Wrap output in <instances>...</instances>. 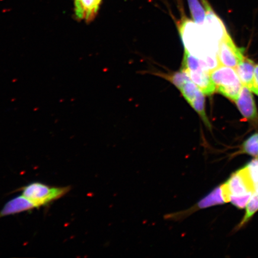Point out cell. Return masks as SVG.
Wrapping results in <instances>:
<instances>
[{
  "label": "cell",
  "instance_id": "6da1fadb",
  "mask_svg": "<svg viewBox=\"0 0 258 258\" xmlns=\"http://www.w3.org/2000/svg\"><path fill=\"white\" fill-rule=\"evenodd\" d=\"M222 186L227 203L241 209L246 208L254 191L246 167L234 173Z\"/></svg>",
  "mask_w": 258,
  "mask_h": 258
},
{
  "label": "cell",
  "instance_id": "7a4b0ae2",
  "mask_svg": "<svg viewBox=\"0 0 258 258\" xmlns=\"http://www.w3.org/2000/svg\"><path fill=\"white\" fill-rule=\"evenodd\" d=\"M70 190L69 186H50L40 182L28 183L21 189L22 195L33 203L37 209L49 205L63 198Z\"/></svg>",
  "mask_w": 258,
  "mask_h": 258
},
{
  "label": "cell",
  "instance_id": "3957f363",
  "mask_svg": "<svg viewBox=\"0 0 258 258\" xmlns=\"http://www.w3.org/2000/svg\"><path fill=\"white\" fill-rule=\"evenodd\" d=\"M211 77L216 91L235 102L243 86L235 69L219 66L211 71Z\"/></svg>",
  "mask_w": 258,
  "mask_h": 258
},
{
  "label": "cell",
  "instance_id": "277c9868",
  "mask_svg": "<svg viewBox=\"0 0 258 258\" xmlns=\"http://www.w3.org/2000/svg\"><path fill=\"white\" fill-rule=\"evenodd\" d=\"M179 31L185 49L192 55L204 59L206 37L202 26L184 17L179 23Z\"/></svg>",
  "mask_w": 258,
  "mask_h": 258
},
{
  "label": "cell",
  "instance_id": "5b68a950",
  "mask_svg": "<svg viewBox=\"0 0 258 258\" xmlns=\"http://www.w3.org/2000/svg\"><path fill=\"white\" fill-rule=\"evenodd\" d=\"M217 59L219 66L235 69L244 57V49L238 48L226 30L219 41Z\"/></svg>",
  "mask_w": 258,
  "mask_h": 258
},
{
  "label": "cell",
  "instance_id": "8992f818",
  "mask_svg": "<svg viewBox=\"0 0 258 258\" xmlns=\"http://www.w3.org/2000/svg\"><path fill=\"white\" fill-rule=\"evenodd\" d=\"M227 203L225 198L223 188L222 185L217 187L210 192L208 195L196 203L186 211L174 213V214L167 215V219L169 220L178 221L180 219H185L188 217L199 210L207 209L213 207V206L224 205Z\"/></svg>",
  "mask_w": 258,
  "mask_h": 258
},
{
  "label": "cell",
  "instance_id": "52a82bcc",
  "mask_svg": "<svg viewBox=\"0 0 258 258\" xmlns=\"http://www.w3.org/2000/svg\"><path fill=\"white\" fill-rule=\"evenodd\" d=\"M238 110L245 120L253 124H258V112L252 92L243 86L239 95L235 101Z\"/></svg>",
  "mask_w": 258,
  "mask_h": 258
},
{
  "label": "cell",
  "instance_id": "ba28073f",
  "mask_svg": "<svg viewBox=\"0 0 258 258\" xmlns=\"http://www.w3.org/2000/svg\"><path fill=\"white\" fill-rule=\"evenodd\" d=\"M35 209H37L36 206L21 194L6 203L0 211V218L31 211Z\"/></svg>",
  "mask_w": 258,
  "mask_h": 258
},
{
  "label": "cell",
  "instance_id": "9c48e42d",
  "mask_svg": "<svg viewBox=\"0 0 258 258\" xmlns=\"http://www.w3.org/2000/svg\"><path fill=\"white\" fill-rule=\"evenodd\" d=\"M183 71L205 95L211 96L216 92L215 86L211 79V72L208 70L201 67L195 71Z\"/></svg>",
  "mask_w": 258,
  "mask_h": 258
},
{
  "label": "cell",
  "instance_id": "30bf717a",
  "mask_svg": "<svg viewBox=\"0 0 258 258\" xmlns=\"http://www.w3.org/2000/svg\"><path fill=\"white\" fill-rule=\"evenodd\" d=\"M102 0H74L77 19L91 22L96 17Z\"/></svg>",
  "mask_w": 258,
  "mask_h": 258
},
{
  "label": "cell",
  "instance_id": "8fae6325",
  "mask_svg": "<svg viewBox=\"0 0 258 258\" xmlns=\"http://www.w3.org/2000/svg\"><path fill=\"white\" fill-rule=\"evenodd\" d=\"M255 67L256 64L252 60L244 56L235 69L243 85L247 87L251 91L256 88L254 82Z\"/></svg>",
  "mask_w": 258,
  "mask_h": 258
},
{
  "label": "cell",
  "instance_id": "7c38bea8",
  "mask_svg": "<svg viewBox=\"0 0 258 258\" xmlns=\"http://www.w3.org/2000/svg\"><path fill=\"white\" fill-rule=\"evenodd\" d=\"M246 208V213H245L240 223L238 224V228L243 227L244 225H246L258 211V189L254 190Z\"/></svg>",
  "mask_w": 258,
  "mask_h": 258
},
{
  "label": "cell",
  "instance_id": "4fadbf2b",
  "mask_svg": "<svg viewBox=\"0 0 258 258\" xmlns=\"http://www.w3.org/2000/svg\"><path fill=\"white\" fill-rule=\"evenodd\" d=\"M188 6L194 21L202 26L206 18V9L199 0H188Z\"/></svg>",
  "mask_w": 258,
  "mask_h": 258
},
{
  "label": "cell",
  "instance_id": "5bb4252c",
  "mask_svg": "<svg viewBox=\"0 0 258 258\" xmlns=\"http://www.w3.org/2000/svg\"><path fill=\"white\" fill-rule=\"evenodd\" d=\"M240 153L250 155L258 159V133L251 135L244 142Z\"/></svg>",
  "mask_w": 258,
  "mask_h": 258
},
{
  "label": "cell",
  "instance_id": "9a60e30c",
  "mask_svg": "<svg viewBox=\"0 0 258 258\" xmlns=\"http://www.w3.org/2000/svg\"><path fill=\"white\" fill-rule=\"evenodd\" d=\"M166 79L179 90L182 88L187 81L191 79L188 74L182 70L180 72L171 74V75L167 76Z\"/></svg>",
  "mask_w": 258,
  "mask_h": 258
},
{
  "label": "cell",
  "instance_id": "2e32d148",
  "mask_svg": "<svg viewBox=\"0 0 258 258\" xmlns=\"http://www.w3.org/2000/svg\"><path fill=\"white\" fill-rule=\"evenodd\" d=\"M246 167L253 182L254 190L258 189V159L251 161Z\"/></svg>",
  "mask_w": 258,
  "mask_h": 258
},
{
  "label": "cell",
  "instance_id": "e0dca14e",
  "mask_svg": "<svg viewBox=\"0 0 258 258\" xmlns=\"http://www.w3.org/2000/svg\"><path fill=\"white\" fill-rule=\"evenodd\" d=\"M254 82H255L256 88H258V64H256L255 70H254Z\"/></svg>",
  "mask_w": 258,
  "mask_h": 258
},
{
  "label": "cell",
  "instance_id": "ac0fdd59",
  "mask_svg": "<svg viewBox=\"0 0 258 258\" xmlns=\"http://www.w3.org/2000/svg\"><path fill=\"white\" fill-rule=\"evenodd\" d=\"M251 92L255 93V94L258 96V88H254Z\"/></svg>",
  "mask_w": 258,
  "mask_h": 258
}]
</instances>
